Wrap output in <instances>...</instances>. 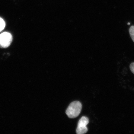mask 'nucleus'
I'll list each match as a JSON object with an SVG mask.
<instances>
[{"label": "nucleus", "mask_w": 134, "mask_h": 134, "mask_svg": "<svg viewBox=\"0 0 134 134\" xmlns=\"http://www.w3.org/2000/svg\"><path fill=\"white\" fill-rule=\"evenodd\" d=\"M130 68L131 72L134 74V63H131L130 66Z\"/></svg>", "instance_id": "6"}, {"label": "nucleus", "mask_w": 134, "mask_h": 134, "mask_svg": "<svg viewBox=\"0 0 134 134\" xmlns=\"http://www.w3.org/2000/svg\"><path fill=\"white\" fill-rule=\"evenodd\" d=\"M129 32L130 37L134 42V26H131L129 30Z\"/></svg>", "instance_id": "5"}, {"label": "nucleus", "mask_w": 134, "mask_h": 134, "mask_svg": "<svg viewBox=\"0 0 134 134\" xmlns=\"http://www.w3.org/2000/svg\"><path fill=\"white\" fill-rule=\"evenodd\" d=\"M82 108L81 103L78 101L72 102L66 110L68 117L71 119L76 118L79 116Z\"/></svg>", "instance_id": "1"}, {"label": "nucleus", "mask_w": 134, "mask_h": 134, "mask_svg": "<svg viewBox=\"0 0 134 134\" xmlns=\"http://www.w3.org/2000/svg\"><path fill=\"white\" fill-rule=\"evenodd\" d=\"M5 26H6V23L5 21L2 18L0 17V32L4 30Z\"/></svg>", "instance_id": "4"}, {"label": "nucleus", "mask_w": 134, "mask_h": 134, "mask_svg": "<svg viewBox=\"0 0 134 134\" xmlns=\"http://www.w3.org/2000/svg\"><path fill=\"white\" fill-rule=\"evenodd\" d=\"M13 40L12 34L7 32L0 34V48H7L10 46Z\"/></svg>", "instance_id": "2"}, {"label": "nucleus", "mask_w": 134, "mask_h": 134, "mask_svg": "<svg viewBox=\"0 0 134 134\" xmlns=\"http://www.w3.org/2000/svg\"><path fill=\"white\" fill-rule=\"evenodd\" d=\"M128 25H130V23H128Z\"/></svg>", "instance_id": "7"}, {"label": "nucleus", "mask_w": 134, "mask_h": 134, "mask_svg": "<svg viewBox=\"0 0 134 134\" xmlns=\"http://www.w3.org/2000/svg\"><path fill=\"white\" fill-rule=\"evenodd\" d=\"M89 122V119L87 117L84 116L82 117L78 122L76 130L77 133L83 134L87 133L88 129L86 126Z\"/></svg>", "instance_id": "3"}]
</instances>
